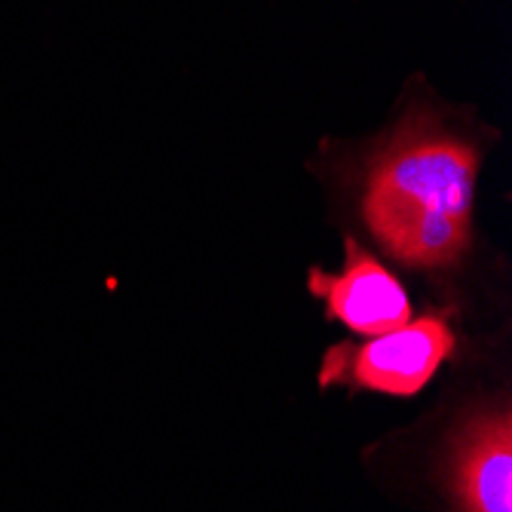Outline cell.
Wrapping results in <instances>:
<instances>
[{
  "mask_svg": "<svg viewBox=\"0 0 512 512\" xmlns=\"http://www.w3.org/2000/svg\"><path fill=\"white\" fill-rule=\"evenodd\" d=\"M454 335L442 316L408 319L405 325L368 344H338L325 353L319 384L378 390L390 396H414L424 390L439 365L451 356Z\"/></svg>",
  "mask_w": 512,
  "mask_h": 512,
  "instance_id": "2",
  "label": "cell"
},
{
  "mask_svg": "<svg viewBox=\"0 0 512 512\" xmlns=\"http://www.w3.org/2000/svg\"><path fill=\"white\" fill-rule=\"evenodd\" d=\"M479 163L470 135L427 105L408 108L365 160V224L411 267L454 264L470 246Z\"/></svg>",
  "mask_w": 512,
  "mask_h": 512,
  "instance_id": "1",
  "label": "cell"
},
{
  "mask_svg": "<svg viewBox=\"0 0 512 512\" xmlns=\"http://www.w3.org/2000/svg\"><path fill=\"white\" fill-rule=\"evenodd\" d=\"M512 417L482 411L451 448V491L460 512H512Z\"/></svg>",
  "mask_w": 512,
  "mask_h": 512,
  "instance_id": "4",
  "label": "cell"
},
{
  "mask_svg": "<svg viewBox=\"0 0 512 512\" xmlns=\"http://www.w3.org/2000/svg\"><path fill=\"white\" fill-rule=\"evenodd\" d=\"M347 261L341 273L310 270V292L325 301L329 316L341 319L356 335H384L411 319V304L396 276L371 258L356 240L344 243Z\"/></svg>",
  "mask_w": 512,
  "mask_h": 512,
  "instance_id": "3",
  "label": "cell"
}]
</instances>
